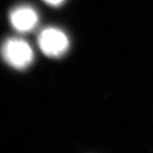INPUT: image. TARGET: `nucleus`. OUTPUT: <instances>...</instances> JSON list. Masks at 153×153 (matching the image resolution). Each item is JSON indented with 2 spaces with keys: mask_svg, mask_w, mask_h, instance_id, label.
I'll return each instance as SVG.
<instances>
[{
  "mask_svg": "<svg viewBox=\"0 0 153 153\" xmlns=\"http://www.w3.org/2000/svg\"><path fill=\"white\" fill-rule=\"evenodd\" d=\"M1 55L7 64L18 70L30 66L34 56L30 44L22 38H16L7 39L3 44Z\"/></svg>",
  "mask_w": 153,
  "mask_h": 153,
  "instance_id": "1",
  "label": "nucleus"
},
{
  "mask_svg": "<svg viewBox=\"0 0 153 153\" xmlns=\"http://www.w3.org/2000/svg\"><path fill=\"white\" fill-rule=\"evenodd\" d=\"M38 44L44 55L49 57H60L69 48L66 34L55 27H48L39 33Z\"/></svg>",
  "mask_w": 153,
  "mask_h": 153,
  "instance_id": "2",
  "label": "nucleus"
},
{
  "mask_svg": "<svg viewBox=\"0 0 153 153\" xmlns=\"http://www.w3.org/2000/svg\"><path fill=\"white\" fill-rule=\"evenodd\" d=\"M44 1L46 4L52 6H59L65 2V0H44Z\"/></svg>",
  "mask_w": 153,
  "mask_h": 153,
  "instance_id": "4",
  "label": "nucleus"
},
{
  "mask_svg": "<svg viewBox=\"0 0 153 153\" xmlns=\"http://www.w3.org/2000/svg\"><path fill=\"white\" fill-rule=\"evenodd\" d=\"M12 27L21 33L32 31L38 25V16L32 7L27 5L15 8L10 14Z\"/></svg>",
  "mask_w": 153,
  "mask_h": 153,
  "instance_id": "3",
  "label": "nucleus"
}]
</instances>
